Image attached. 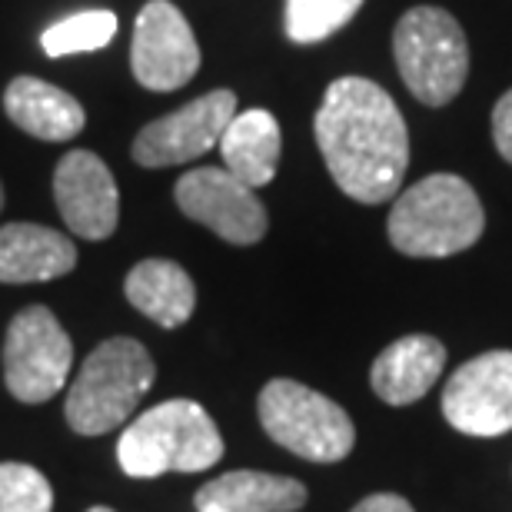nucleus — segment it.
Masks as SVG:
<instances>
[{"label": "nucleus", "mask_w": 512, "mask_h": 512, "mask_svg": "<svg viewBox=\"0 0 512 512\" xmlns=\"http://www.w3.org/2000/svg\"><path fill=\"white\" fill-rule=\"evenodd\" d=\"M313 130L316 147L346 197L360 203L396 197L409 167V133L380 84L366 77L333 80Z\"/></svg>", "instance_id": "obj_1"}, {"label": "nucleus", "mask_w": 512, "mask_h": 512, "mask_svg": "<svg viewBox=\"0 0 512 512\" xmlns=\"http://www.w3.org/2000/svg\"><path fill=\"white\" fill-rule=\"evenodd\" d=\"M386 230L403 256L439 260L473 247L486 230V213L463 177L433 173L399 193Z\"/></svg>", "instance_id": "obj_2"}, {"label": "nucleus", "mask_w": 512, "mask_h": 512, "mask_svg": "<svg viewBox=\"0 0 512 512\" xmlns=\"http://www.w3.org/2000/svg\"><path fill=\"white\" fill-rule=\"evenodd\" d=\"M120 469L133 479L163 473H203L223 459V436L193 399H167L124 429L117 443Z\"/></svg>", "instance_id": "obj_3"}, {"label": "nucleus", "mask_w": 512, "mask_h": 512, "mask_svg": "<svg viewBox=\"0 0 512 512\" xmlns=\"http://www.w3.org/2000/svg\"><path fill=\"white\" fill-rule=\"evenodd\" d=\"M153 360L137 340L114 336L100 343L67 393V423L80 436H104L124 426L153 386Z\"/></svg>", "instance_id": "obj_4"}, {"label": "nucleus", "mask_w": 512, "mask_h": 512, "mask_svg": "<svg viewBox=\"0 0 512 512\" xmlns=\"http://www.w3.org/2000/svg\"><path fill=\"white\" fill-rule=\"evenodd\" d=\"M393 54L409 94L426 107H446L466 84L469 44L443 7L406 10L393 34Z\"/></svg>", "instance_id": "obj_5"}, {"label": "nucleus", "mask_w": 512, "mask_h": 512, "mask_svg": "<svg viewBox=\"0 0 512 512\" xmlns=\"http://www.w3.org/2000/svg\"><path fill=\"white\" fill-rule=\"evenodd\" d=\"M256 406L266 436L310 463H340L356 446V429L346 409L296 380L266 383Z\"/></svg>", "instance_id": "obj_6"}, {"label": "nucleus", "mask_w": 512, "mask_h": 512, "mask_svg": "<svg viewBox=\"0 0 512 512\" xmlns=\"http://www.w3.org/2000/svg\"><path fill=\"white\" fill-rule=\"evenodd\" d=\"M74 366V343L47 306H27L7 326L4 380L20 403H47Z\"/></svg>", "instance_id": "obj_7"}, {"label": "nucleus", "mask_w": 512, "mask_h": 512, "mask_svg": "<svg viewBox=\"0 0 512 512\" xmlns=\"http://www.w3.org/2000/svg\"><path fill=\"white\" fill-rule=\"evenodd\" d=\"M177 207L233 247H253L270 227L260 197L227 167H197L183 173L177 180Z\"/></svg>", "instance_id": "obj_8"}, {"label": "nucleus", "mask_w": 512, "mask_h": 512, "mask_svg": "<svg viewBox=\"0 0 512 512\" xmlns=\"http://www.w3.org/2000/svg\"><path fill=\"white\" fill-rule=\"evenodd\" d=\"M233 117H237V94L210 90V94L190 100L187 107L143 127L133 140V160L150 170L197 160L217 147Z\"/></svg>", "instance_id": "obj_9"}, {"label": "nucleus", "mask_w": 512, "mask_h": 512, "mask_svg": "<svg viewBox=\"0 0 512 512\" xmlns=\"http://www.w3.org/2000/svg\"><path fill=\"white\" fill-rule=\"evenodd\" d=\"M133 77L147 90H180L200 70V47L193 37V27L180 7L170 0H150L140 10L130 44Z\"/></svg>", "instance_id": "obj_10"}, {"label": "nucleus", "mask_w": 512, "mask_h": 512, "mask_svg": "<svg viewBox=\"0 0 512 512\" xmlns=\"http://www.w3.org/2000/svg\"><path fill=\"white\" fill-rule=\"evenodd\" d=\"M446 423L466 436H503L512 429V353L493 350L463 363L443 389Z\"/></svg>", "instance_id": "obj_11"}, {"label": "nucleus", "mask_w": 512, "mask_h": 512, "mask_svg": "<svg viewBox=\"0 0 512 512\" xmlns=\"http://www.w3.org/2000/svg\"><path fill=\"white\" fill-rule=\"evenodd\" d=\"M54 197L60 217L70 233L84 240H107L120 220V193L114 173L97 153L70 150L57 163L54 173Z\"/></svg>", "instance_id": "obj_12"}, {"label": "nucleus", "mask_w": 512, "mask_h": 512, "mask_svg": "<svg viewBox=\"0 0 512 512\" xmlns=\"http://www.w3.org/2000/svg\"><path fill=\"white\" fill-rule=\"evenodd\" d=\"M443 366H446V346L436 336L426 333L403 336V340L389 343L376 356L370 373L373 393L389 406H409L433 389V383L443 376Z\"/></svg>", "instance_id": "obj_13"}, {"label": "nucleus", "mask_w": 512, "mask_h": 512, "mask_svg": "<svg viewBox=\"0 0 512 512\" xmlns=\"http://www.w3.org/2000/svg\"><path fill=\"white\" fill-rule=\"evenodd\" d=\"M77 266V247L64 233L37 223L0 227V283H47Z\"/></svg>", "instance_id": "obj_14"}, {"label": "nucleus", "mask_w": 512, "mask_h": 512, "mask_svg": "<svg viewBox=\"0 0 512 512\" xmlns=\"http://www.w3.org/2000/svg\"><path fill=\"white\" fill-rule=\"evenodd\" d=\"M4 110L20 130H27L37 140H70L87 124V114L77 97L60 90L47 80L17 77L10 80L4 94Z\"/></svg>", "instance_id": "obj_15"}, {"label": "nucleus", "mask_w": 512, "mask_h": 512, "mask_svg": "<svg viewBox=\"0 0 512 512\" xmlns=\"http://www.w3.org/2000/svg\"><path fill=\"white\" fill-rule=\"evenodd\" d=\"M283 153L280 124L266 110H237L220 137V157L233 177L247 183L250 190L266 187L276 177Z\"/></svg>", "instance_id": "obj_16"}, {"label": "nucleus", "mask_w": 512, "mask_h": 512, "mask_svg": "<svg viewBox=\"0 0 512 512\" xmlns=\"http://www.w3.org/2000/svg\"><path fill=\"white\" fill-rule=\"evenodd\" d=\"M303 503V483L290 476L256 473V469L217 476L197 493L200 512H296Z\"/></svg>", "instance_id": "obj_17"}, {"label": "nucleus", "mask_w": 512, "mask_h": 512, "mask_svg": "<svg viewBox=\"0 0 512 512\" xmlns=\"http://www.w3.org/2000/svg\"><path fill=\"white\" fill-rule=\"evenodd\" d=\"M127 300L147 316V320L167 326L187 323L197 306V286L190 273L173 260H143L127 273Z\"/></svg>", "instance_id": "obj_18"}, {"label": "nucleus", "mask_w": 512, "mask_h": 512, "mask_svg": "<svg viewBox=\"0 0 512 512\" xmlns=\"http://www.w3.org/2000/svg\"><path fill=\"white\" fill-rule=\"evenodd\" d=\"M117 34V14L114 10H80L57 24H50L40 34V47L47 57H67V54H87V50L107 47Z\"/></svg>", "instance_id": "obj_19"}, {"label": "nucleus", "mask_w": 512, "mask_h": 512, "mask_svg": "<svg viewBox=\"0 0 512 512\" xmlns=\"http://www.w3.org/2000/svg\"><path fill=\"white\" fill-rule=\"evenodd\" d=\"M363 0H286V37L293 44H320L356 17Z\"/></svg>", "instance_id": "obj_20"}, {"label": "nucleus", "mask_w": 512, "mask_h": 512, "mask_svg": "<svg viewBox=\"0 0 512 512\" xmlns=\"http://www.w3.org/2000/svg\"><path fill=\"white\" fill-rule=\"evenodd\" d=\"M54 489L27 463H0V512H50Z\"/></svg>", "instance_id": "obj_21"}, {"label": "nucleus", "mask_w": 512, "mask_h": 512, "mask_svg": "<svg viewBox=\"0 0 512 512\" xmlns=\"http://www.w3.org/2000/svg\"><path fill=\"white\" fill-rule=\"evenodd\" d=\"M493 140L496 150L503 153V160L512 163V90L499 97V104L493 110Z\"/></svg>", "instance_id": "obj_22"}, {"label": "nucleus", "mask_w": 512, "mask_h": 512, "mask_svg": "<svg viewBox=\"0 0 512 512\" xmlns=\"http://www.w3.org/2000/svg\"><path fill=\"white\" fill-rule=\"evenodd\" d=\"M353 512H413V506L406 503L403 496H393V493H376V496H366L360 506Z\"/></svg>", "instance_id": "obj_23"}, {"label": "nucleus", "mask_w": 512, "mask_h": 512, "mask_svg": "<svg viewBox=\"0 0 512 512\" xmlns=\"http://www.w3.org/2000/svg\"><path fill=\"white\" fill-rule=\"evenodd\" d=\"M87 512H114V509H107V506H94V509H87Z\"/></svg>", "instance_id": "obj_24"}, {"label": "nucleus", "mask_w": 512, "mask_h": 512, "mask_svg": "<svg viewBox=\"0 0 512 512\" xmlns=\"http://www.w3.org/2000/svg\"><path fill=\"white\" fill-rule=\"evenodd\" d=\"M0 207H4V187H0Z\"/></svg>", "instance_id": "obj_25"}]
</instances>
